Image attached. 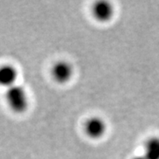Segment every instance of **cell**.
<instances>
[{
	"label": "cell",
	"mask_w": 159,
	"mask_h": 159,
	"mask_svg": "<svg viewBox=\"0 0 159 159\" xmlns=\"http://www.w3.org/2000/svg\"><path fill=\"white\" fill-rule=\"evenodd\" d=\"M73 75V67L71 63L65 60L58 61L51 68L52 78L59 84H66L69 82Z\"/></svg>",
	"instance_id": "obj_3"
},
{
	"label": "cell",
	"mask_w": 159,
	"mask_h": 159,
	"mask_svg": "<svg viewBox=\"0 0 159 159\" xmlns=\"http://www.w3.org/2000/svg\"><path fill=\"white\" fill-rule=\"evenodd\" d=\"M6 101L11 110L17 114L24 113L29 107V96L26 90L20 85L15 84L7 89Z\"/></svg>",
	"instance_id": "obj_1"
},
{
	"label": "cell",
	"mask_w": 159,
	"mask_h": 159,
	"mask_svg": "<svg viewBox=\"0 0 159 159\" xmlns=\"http://www.w3.org/2000/svg\"><path fill=\"white\" fill-rule=\"evenodd\" d=\"M107 126L102 118L92 116L89 118L84 124V131L86 136L93 140L102 138L107 132Z\"/></svg>",
	"instance_id": "obj_2"
},
{
	"label": "cell",
	"mask_w": 159,
	"mask_h": 159,
	"mask_svg": "<svg viewBox=\"0 0 159 159\" xmlns=\"http://www.w3.org/2000/svg\"><path fill=\"white\" fill-rule=\"evenodd\" d=\"M18 71L14 66L5 64L0 67V85L10 88L16 84Z\"/></svg>",
	"instance_id": "obj_5"
},
{
	"label": "cell",
	"mask_w": 159,
	"mask_h": 159,
	"mask_svg": "<svg viewBox=\"0 0 159 159\" xmlns=\"http://www.w3.org/2000/svg\"><path fill=\"white\" fill-rule=\"evenodd\" d=\"M136 159H159V137L153 136L144 144V153Z\"/></svg>",
	"instance_id": "obj_6"
},
{
	"label": "cell",
	"mask_w": 159,
	"mask_h": 159,
	"mask_svg": "<svg viewBox=\"0 0 159 159\" xmlns=\"http://www.w3.org/2000/svg\"><path fill=\"white\" fill-rule=\"evenodd\" d=\"M92 13L96 20L102 23H106L113 18L115 7L111 2L98 1L95 2L93 6Z\"/></svg>",
	"instance_id": "obj_4"
}]
</instances>
